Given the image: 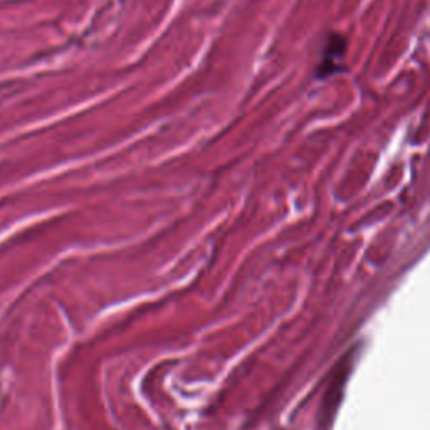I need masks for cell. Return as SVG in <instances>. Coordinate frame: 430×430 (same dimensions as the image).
<instances>
[{"label":"cell","instance_id":"6da1fadb","mask_svg":"<svg viewBox=\"0 0 430 430\" xmlns=\"http://www.w3.org/2000/svg\"><path fill=\"white\" fill-rule=\"evenodd\" d=\"M348 49V43L345 37L338 32H333L324 44L321 61L316 66V80L324 81L328 77L335 76L345 71V52Z\"/></svg>","mask_w":430,"mask_h":430}]
</instances>
